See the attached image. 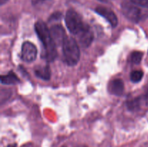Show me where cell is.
<instances>
[{"label": "cell", "instance_id": "6da1fadb", "mask_svg": "<svg viewBox=\"0 0 148 147\" xmlns=\"http://www.w3.org/2000/svg\"><path fill=\"white\" fill-rule=\"evenodd\" d=\"M35 31L43 44L41 56L48 62L53 61L57 56L56 45L51 35L50 29L43 22L38 21L35 24Z\"/></svg>", "mask_w": 148, "mask_h": 147}, {"label": "cell", "instance_id": "7a4b0ae2", "mask_svg": "<svg viewBox=\"0 0 148 147\" xmlns=\"http://www.w3.org/2000/svg\"><path fill=\"white\" fill-rule=\"evenodd\" d=\"M64 61L69 66H75L80 59V50L77 43L73 37H66L62 45Z\"/></svg>", "mask_w": 148, "mask_h": 147}, {"label": "cell", "instance_id": "3957f363", "mask_svg": "<svg viewBox=\"0 0 148 147\" xmlns=\"http://www.w3.org/2000/svg\"><path fill=\"white\" fill-rule=\"evenodd\" d=\"M64 20L69 31L72 34L76 35L85 25V24H84L82 22L79 14L73 10H69L66 12Z\"/></svg>", "mask_w": 148, "mask_h": 147}, {"label": "cell", "instance_id": "277c9868", "mask_svg": "<svg viewBox=\"0 0 148 147\" xmlns=\"http://www.w3.org/2000/svg\"><path fill=\"white\" fill-rule=\"evenodd\" d=\"M121 11L124 15L134 22H137L142 18V11L131 1H124L121 4Z\"/></svg>", "mask_w": 148, "mask_h": 147}, {"label": "cell", "instance_id": "5b68a950", "mask_svg": "<svg viewBox=\"0 0 148 147\" xmlns=\"http://www.w3.org/2000/svg\"><path fill=\"white\" fill-rule=\"evenodd\" d=\"M37 48L33 43L25 41L22 46V59L27 63H30L36 60L37 56Z\"/></svg>", "mask_w": 148, "mask_h": 147}, {"label": "cell", "instance_id": "8992f818", "mask_svg": "<svg viewBox=\"0 0 148 147\" xmlns=\"http://www.w3.org/2000/svg\"><path fill=\"white\" fill-rule=\"evenodd\" d=\"M77 35L79 43L83 48H88L90 46L93 40V33L88 24H85L82 30Z\"/></svg>", "mask_w": 148, "mask_h": 147}, {"label": "cell", "instance_id": "52a82bcc", "mask_svg": "<svg viewBox=\"0 0 148 147\" xmlns=\"http://www.w3.org/2000/svg\"><path fill=\"white\" fill-rule=\"evenodd\" d=\"M95 11L98 14L103 17L111 24V25L113 27H116L117 24H118V18L112 10L107 8V7L100 6V7H97L95 8Z\"/></svg>", "mask_w": 148, "mask_h": 147}, {"label": "cell", "instance_id": "ba28073f", "mask_svg": "<svg viewBox=\"0 0 148 147\" xmlns=\"http://www.w3.org/2000/svg\"><path fill=\"white\" fill-rule=\"evenodd\" d=\"M51 35L56 46H62L65 39L67 36L65 34V31L62 25L54 24L50 29Z\"/></svg>", "mask_w": 148, "mask_h": 147}, {"label": "cell", "instance_id": "9c48e42d", "mask_svg": "<svg viewBox=\"0 0 148 147\" xmlns=\"http://www.w3.org/2000/svg\"><path fill=\"white\" fill-rule=\"evenodd\" d=\"M108 92L111 95L120 96L124 93V84L121 79H116L111 81L108 84Z\"/></svg>", "mask_w": 148, "mask_h": 147}, {"label": "cell", "instance_id": "30bf717a", "mask_svg": "<svg viewBox=\"0 0 148 147\" xmlns=\"http://www.w3.org/2000/svg\"><path fill=\"white\" fill-rule=\"evenodd\" d=\"M35 74L38 78L43 79V80H49L51 78V69L49 66H37L35 69Z\"/></svg>", "mask_w": 148, "mask_h": 147}, {"label": "cell", "instance_id": "8fae6325", "mask_svg": "<svg viewBox=\"0 0 148 147\" xmlns=\"http://www.w3.org/2000/svg\"><path fill=\"white\" fill-rule=\"evenodd\" d=\"M19 82L18 77L13 71H10L7 75L1 76V83L3 84H14Z\"/></svg>", "mask_w": 148, "mask_h": 147}, {"label": "cell", "instance_id": "7c38bea8", "mask_svg": "<svg viewBox=\"0 0 148 147\" xmlns=\"http://www.w3.org/2000/svg\"><path fill=\"white\" fill-rule=\"evenodd\" d=\"M53 3V0H32V4L38 9L49 8Z\"/></svg>", "mask_w": 148, "mask_h": 147}, {"label": "cell", "instance_id": "4fadbf2b", "mask_svg": "<svg viewBox=\"0 0 148 147\" xmlns=\"http://www.w3.org/2000/svg\"><path fill=\"white\" fill-rule=\"evenodd\" d=\"M140 104H141V101H140V98H134V99H132V100L128 101L127 102V106L128 109L131 111H135L140 108Z\"/></svg>", "mask_w": 148, "mask_h": 147}, {"label": "cell", "instance_id": "5bb4252c", "mask_svg": "<svg viewBox=\"0 0 148 147\" xmlns=\"http://www.w3.org/2000/svg\"><path fill=\"white\" fill-rule=\"evenodd\" d=\"M143 72L140 70H136L134 71L130 74V79H131L132 82L134 83H137V82H140L143 77Z\"/></svg>", "mask_w": 148, "mask_h": 147}, {"label": "cell", "instance_id": "9a60e30c", "mask_svg": "<svg viewBox=\"0 0 148 147\" xmlns=\"http://www.w3.org/2000/svg\"><path fill=\"white\" fill-rule=\"evenodd\" d=\"M143 53L140 51H134L131 54V61L134 64H139L143 59Z\"/></svg>", "mask_w": 148, "mask_h": 147}, {"label": "cell", "instance_id": "2e32d148", "mask_svg": "<svg viewBox=\"0 0 148 147\" xmlns=\"http://www.w3.org/2000/svg\"><path fill=\"white\" fill-rule=\"evenodd\" d=\"M130 1L135 5L148 8V0H130Z\"/></svg>", "mask_w": 148, "mask_h": 147}, {"label": "cell", "instance_id": "e0dca14e", "mask_svg": "<svg viewBox=\"0 0 148 147\" xmlns=\"http://www.w3.org/2000/svg\"><path fill=\"white\" fill-rule=\"evenodd\" d=\"M61 17H62V14L60 12H56L51 15L49 20H59Z\"/></svg>", "mask_w": 148, "mask_h": 147}, {"label": "cell", "instance_id": "ac0fdd59", "mask_svg": "<svg viewBox=\"0 0 148 147\" xmlns=\"http://www.w3.org/2000/svg\"><path fill=\"white\" fill-rule=\"evenodd\" d=\"M145 102H147V104L148 105V89L146 92L145 95Z\"/></svg>", "mask_w": 148, "mask_h": 147}, {"label": "cell", "instance_id": "d6986e66", "mask_svg": "<svg viewBox=\"0 0 148 147\" xmlns=\"http://www.w3.org/2000/svg\"><path fill=\"white\" fill-rule=\"evenodd\" d=\"M8 1V0H0V4H1V5H3L4 4H5L6 2H7Z\"/></svg>", "mask_w": 148, "mask_h": 147}, {"label": "cell", "instance_id": "ffe728a7", "mask_svg": "<svg viewBox=\"0 0 148 147\" xmlns=\"http://www.w3.org/2000/svg\"><path fill=\"white\" fill-rule=\"evenodd\" d=\"M7 147H17V146H16V144H10Z\"/></svg>", "mask_w": 148, "mask_h": 147}, {"label": "cell", "instance_id": "44dd1931", "mask_svg": "<svg viewBox=\"0 0 148 147\" xmlns=\"http://www.w3.org/2000/svg\"><path fill=\"white\" fill-rule=\"evenodd\" d=\"M76 147H88V146H76Z\"/></svg>", "mask_w": 148, "mask_h": 147}, {"label": "cell", "instance_id": "7402d4cb", "mask_svg": "<svg viewBox=\"0 0 148 147\" xmlns=\"http://www.w3.org/2000/svg\"><path fill=\"white\" fill-rule=\"evenodd\" d=\"M100 1H106V0H100Z\"/></svg>", "mask_w": 148, "mask_h": 147}, {"label": "cell", "instance_id": "603a6c76", "mask_svg": "<svg viewBox=\"0 0 148 147\" xmlns=\"http://www.w3.org/2000/svg\"></svg>", "mask_w": 148, "mask_h": 147}]
</instances>
